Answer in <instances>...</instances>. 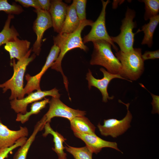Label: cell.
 I'll use <instances>...</instances> for the list:
<instances>
[{
    "instance_id": "obj_32",
    "label": "cell",
    "mask_w": 159,
    "mask_h": 159,
    "mask_svg": "<svg viewBox=\"0 0 159 159\" xmlns=\"http://www.w3.org/2000/svg\"><path fill=\"white\" fill-rule=\"evenodd\" d=\"M42 9L49 11L51 6V1L49 0H38Z\"/></svg>"
},
{
    "instance_id": "obj_12",
    "label": "cell",
    "mask_w": 159,
    "mask_h": 159,
    "mask_svg": "<svg viewBox=\"0 0 159 159\" xmlns=\"http://www.w3.org/2000/svg\"><path fill=\"white\" fill-rule=\"evenodd\" d=\"M58 53L54 50H50L46 62L41 71L38 74L34 76H31L27 74L25 76L27 83L24 89V94L29 95L35 90H41L40 82L41 79L47 69L51 67L52 64L57 59Z\"/></svg>"
},
{
    "instance_id": "obj_22",
    "label": "cell",
    "mask_w": 159,
    "mask_h": 159,
    "mask_svg": "<svg viewBox=\"0 0 159 159\" xmlns=\"http://www.w3.org/2000/svg\"><path fill=\"white\" fill-rule=\"evenodd\" d=\"M13 14H9L2 30L0 32V47L4 44L18 37L19 34L13 25L10 27Z\"/></svg>"
},
{
    "instance_id": "obj_30",
    "label": "cell",
    "mask_w": 159,
    "mask_h": 159,
    "mask_svg": "<svg viewBox=\"0 0 159 159\" xmlns=\"http://www.w3.org/2000/svg\"><path fill=\"white\" fill-rule=\"evenodd\" d=\"M142 57L143 60L148 59H158L159 58V50L155 51H146L144 54L142 55Z\"/></svg>"
},
{
    "instance_id": "obj_28",
    "label": "cell",
    "mask_w": 159,
    "mask_h": 159,
    "mask_svg": "<svg viewBox=\"0 0 159 159\" xmlns=\"http://www.w3.org/2000/svg\"><path fill=\"white\" fill-rule=\"evenodd\" d=\"M26 137L21 138L18 140L12 146L0 150V159H4L8 157L9 154L15 149L23 145L26 142Z\"/></svg>"
},
{
    "instance_id": "obj_8",
    "label": "cell",
    "mask_w": 159,
    "mask_h": 159,
    "mask_svg": "<svg viewBox=\"0 0 159 159\" xmlns=\"http://www.w3.org/2000/svg\"><path fill=\"white\" fill-rule=\"evenodd\" d=\"M49 108L43 116L45 119L46 123L50 122L55 117L66 118L70 121L76 117L85 116L86 112L72 109L63 103L59 98L52 97L49 101Z\"/></svg>"
},
{
    "instance_id": "obj_20",
    "label": "cell",
    "mask_w": 159,
    "mask_h": 159,
    "mask_svg": "<svg viewBox=\"0 0 159 159\" xmlns=\"http://www.w3.org/2000/svg\"><path fill=\"white\" fill-rule=\"evenodd\" d=\"M44 123L40 120L34 126V131L26 143L19 148L15 153L13 159H26L27 153L37 133L44 128Z\"/></svg>"
},
{
    "instance_id": "obj_1",
    "label": "cell",
    "mask_w": 159,
    "mask_h": 159,
    "mask_svg": "<svg viewBox=\"0 0 159 159\" xmlns=\"http://www.w3.org/2000/svg\"><path fill=\"white\" fill-rule=\"evenodd\" d=\"M93 23L92 20L86 19L80 21L78 27L73 32L69 33H60L53 37L54 44L59 48L60 51L57 59L54 62L51 68L61 73L67 90H68V81L62 68V60L66 54L72 49L79 48L85 52L88 50V47L83 42L81 33L86 26H91Z\"/></svg>"
},
{
    "instance_id": "obj_17",
    "label": "cell",
    "mask_w": 159,
    "mask_h": 159,
    "mask_svg": "<svg viewBox=\"0 0 159 159\" xmlns=\"http://www.w3.org/2000/svg\"><path fill=\"white\" fill-rule=\"evenodd\" d=\"M44 128V129L45 131L43 134V136L46 137L49 134L53 136L54 147L52 148V149L57 154L58 159H67V154L64 151L65 147L63 145L66 139L61 134L53 130L51 127L49 122L45 124Z\"/></svg>"
},
{
    "instance_id": "obj_5",
    "label": "cell",
    "mask_w": 159,
    "mask_h": 159,
    "mask_svg": "<svg viewBox=\"0 0 159 159\" xmlns=\"http://www.w3.org/2000/svg\"><path fill=\"white\" fill-rule=\"evenodd\" d=\"M135 16V11L128 8L125 17L122 21L120 34L116 37H111L112 42L117 43L123 52H128L134 48L135 33L132 30L136 26V22L133 21Z\"/></svg>"
},
{
    "instance_id": "obj_26",
    "label": "cell",
    "mask_w": 159,
    "mask_h": 159,
    "mask_svg": "<svg viewBox=\"0 0 159 159\" xmlns=\"http://www.w3.org/2000/svg\"><path fill=\"white\" fill-rule=\"evenodd\" d=\"M0 11L9 14H19L24 11L21 6L15 4L11 5L7 0H0Z\"/></svg>"
},
{
    "instance_id": "obj_31",
    "label": "cell",
    "mask_w": 159,
    "mask_h": 159,
    "mask_svg": "<svg viewBox=\"0 0 159 159\" xmlns=\"http://www.w3.org/2000/svg\"><path fill=\"white\" fill-rule=\"evenodd\" d=\"M148 92H149V91ZM150 93L152 96L153 99L152 102L151 103L153 106V110L152 112L153 114L156 113L159 114V96L155 95L150 92Z\"/></svg>"
},
{
    "instance_id": "obj_25",
    "label": "cell",
    "mask_w": 159,
    "mask_h": 159,
    "mask_svg": "<svg viewBox=\"0 0 159 159\" xmlns=\"http://www.w3.org/2000/svg\"><path fill=\"white\" fill-rule=\"evenodd\" d=\"M141 1L145 4V12L144 19L147 20L150 18L157 16L159 11L158 0H143Z\"/></svg>"
},
{
    "instance_id": "obj_14",
    "label": "cell",
    "mask_w": 159,
    "mask_h": 159,
    "mask_svg": "<svg viewBox=\"0 0 159 159\" xmlns=\"http://www.w3.org/2000/svg\"><path fill=\"white\" fill-rule=\"evenodd\" d=\"M76 137L81 139L93 153L97 154L104 148L108 147L122 152L118 148L115 142L106 141L102 139L96 134H87L74 133Z\"/></svg>"
},
{
    "instance_id": "obj_29",
    "label": "cell",
    "mask_w": 159,
    "mask_h": 159,
    "mask_svg": "<svg viewBox=\"0 0 159 159\" xmlns=\"http://www.w3.org/2000/svg\"><path fill=\"white\" fill-rule=\"evenodd\" d=\"M15 1L25 7L31 6L34 8L36 9H42L38 0H15Z\"/></svg>"
},
{
    "instance_id": "obj_7",
    "label": "cell",
    "mask_w": 159,
    "mask_h": 159,
    "mask_svg": "<svg viewBox=\"0 0 159 159\" xmlns=\"http://www.w3.org/2000/svg\"><path fill=\"white\" fill-rule=\"evenodd\" d=\"M119 102L125 105L127 110V113L121 120L111 118L104 120L102 125L99 123L97 127L101 134L103 136H110L114 138H116L124 133L130 127L132 116L129 110L130 103H124L120 100Z\"/></svg>"
},
{
    "instance_id": "obj_10",
    "label": "cell",
    "mask_w": 159,
    "mask_h": 159,
    "mask_svg": "<svg viewBox=\"0 0 159 159\" xmlns=\"http://www.w3.org/2000/svg\"><path fill=\"white\" fill-rule=\"evenodd\" d=\"M60 96L58 90L56 88L49 90H41L32 92L22 99L12 100L10 102V104L11 108L16 113L24 114L27 112V108L29 104L40 100L47 96L59 98Z\"/></svg>"
},
{
    "instance_id": "obj_23",
    "label": "cell",
    "mask_w": 159,
    "mask_h": 159,
    "mask_svg": "<svg viewBox=\"0 0 159 159\" xmlns=\"http://www.w3.org/2000/svg\"><path fill=\"white\" fill-rule=\"evenodd\" d=\"M49 99L44 98V100L41 101L32 103L31 105L30 111L27 112L24 114H18L16 121L20 122L22 124L24 123L29 120L31 115L39 113L45 107L46 105L49 103Z\"/></svg>"
},
{
    "instance_id": "obj_6",
    "label": "cell",
    "mask_w": 159,
    "mask_h": 159,
    "mask_svg": "<svg viewBox=\"0 0 159 159\" xmlns=\"http://www.w3.org/2000/svg\"><path fill=\"white\" fill-rule=\"evenodd\" d=\"M102 8L100 14L96 21L91 26V29L89 33L84 37L83 42L85 44L90 42L98 40L105 41L110 44L113 48L116 51L118 49L112 42L111 37L107 31L105 25L106 9L110 1L101 0Z\"/></svg>"
},
{
    "instance_id": "obj_9",
    "label": "cell",
    "mask_w": 159,
    "mask_h": 159,
    "mask_svg": "<svg viewBox=\"0 0 159 159\" xmlns=\"http://www.w3.org/2000/svg\"><path fill=\"white\" fill-rule=\"evenodd\" d=\"M37 17L34 22L33 27L37 35V39L33 44L32 51L36 55H39L41 50L42 38L46 30L52 27L51 17L49 11L42 9L34 10Z\"/></svg>"
},
{
    "instance_id": "obj_3",
    "label": "cell",
    "mask_w": 159,
    "mask_h": 159,
    "mask_svg": "<svg viewBox=\"0 0 159 159\" xmlns=\"http://www.w3.org/2000/svg\"><path fill=\"white\" fill-rule=\"evenodd\" d=\"M121 65L120 75L130 82L138 79L144 70V61L142 57V49L134 48L127 52L120 50L115 53Z\"/></svg>"
},
{
    "instance_id": "obj_11",
    "label": "cell",
    "mask_w": 159,
    "mask_h": 159,
    "mask_svg": "<svg viewBox=\"0 0 159 159\" xmlns=\"http://www.w3.org/2000/svg\"><path fill=\"white\" fill-rule=\"evenodd\" d=\"M100 70L103 74L102 78L100 79L95 78L93 76L90 69H89L86 75V79L88 81L89 88L90 89L92 87L97 88L102 94L103 102H106L108 100H112L114 97L113 96L110 97L107 91L108 85L111 80L116 78L126 79L119 74H114L108 72L104 68H100Z\"/></svg>"
},
{
    "instance_id": "obj_24",
    "label": "cell",
    "mask_w": 159,
    "mask_h": 159,
    "mask_svg": "<svg viewBox=\"0 0 159 159\" xmlns=\"http://www.w3.org/2000/svg\"><path fill=\"white\" fill-rule=\"evenodd\" d=\"M65 149L73 156L74 159H92V152L86 145L77 148L66 144Z\"/></svg>"
},
{
    "instance_id": "obj_16",
    "label": "cell",
    "mask_w": 159,
    "mask_h": 159,
    "mask_svg": "<svg viewBox=\"0 0 159 159\" xmlns=\"http://www.w3.org/2000/svg\"><path fill=\"white\" fill-rule=\"evenodd\" d=\"M30 42L26 40H20L18 37L7 42L4 46L5 49L9 54L11 62L15 58L18 60L23 58L29 51Z\"/></svg>"
},
{
    "instance_id": "obj_4",
    "label": "cell",
    "mask_w": 159,
    "mask_h": 159,
    "mask_svg": "<svg viewBox=\"0 0 159 159\" xmlns=\"http://www.w3.org/2000/svg\"><path fill=\"white\" fill-rule=\"evenodd\" d=\"M92 42L94 48L90 64L102 66L111 73L120 74L121 65L112 53L110 44L103 40H96Z\"/></svg>"
},
{
    "instance_id": "obj_18",
    "label": "cell",
    "mask_w": 159,
    "mask_h": 159,
    "mask_svg": "<svg viewBox=\"0 0 159 159\" xmlns=\"http://www.w3.org/2000/svg\"><path fill=\"white\" fill-rule=\"evenodd\" d=\"M69 121L74 133L96 134L95 127L85 116L75 117Z\"/></svg>"
},
{
    "instance_id": "obj_2",
    "label": "cell",
    "mask_w": 159,
    "mask_h": 159,
    "mask_svg": "<svg viewBox=\"0 0 159 159\" xmlns=\"http://www.w3.org/2000/svg\"><path fill=\"white\" fill-rule=\"evenodd\" d=\"M32 51V48L29 50L26 55L16 63L14 59L10 63V65L14 69V74L11 79L4 83L0 84V88H2L3 93L5 92L8 90L11 91V94L9 98L10 100L14 99H21L25 95L23 88V79L26 67L36 57V55L33 54L30 56Z\"/></svg>"
},
{
    "instance_id": "obj_13",
    "label": "cell",
    "mask_w": 159,
    "mask_h": 159,
    "mask_svg": "<svg viewBox=\"0 0 159 159\" xmlns=\"http://www.w3.org/2000/svg\"><path fill=\"white\" fill-rule=\"evenodd\" d=\"M28 135L26 127L21 126L18 130H11L2 123L0 118V150L12 146L19 139Z\"/></svg>"
},
{
    "instance_id": "obj_21",
    "label": "cell",
    "mask_w": 159,
    "mask_h": 159,
    "mask_svg": "<svg viewBox=\"0 0 159 159\" xmlns=\"http://www.w3.org/2000/svg\"><path fill=\"white\" fill-rule=\"evenodd\" d=\"M148 24L141 27V29H139L136 33L143 31L144 35L141 44H147L150 47L153 44V37L154 31L159 22V15L152 17L150 19Z\"/></svg>"
},
{
    "instance_id": "obj_15",
    "label": "cell",
    "mask_w": 159,
    "mask_h": 159,
    "mask_svg": "<svg viewBox=\"0 0 159 159\" xmlns=\"http://www.w3.org/2000/svg\"><path fill=\"white\" fill-rule=\"evenodd\" d=\"M68 6L62 0L51 1L49 11L50 15L54 30L58 34L60 33L65 20Z\"/></svg>"
},
{
    "instance_id": "obj_19",
    "label": "cell",
    "mask_w": 159,
    "mask_h": 159,
    "mask_svg": "<svg viewBox=\"0 0 159 159\" xmlns=\"http://www.w3.org/2000/svg\"><path fill=\"white\" fill-rule=\"evenodd\" d=\"M80 22L74 5L72 3L68 6L66 15L60 33L73 32L78 27Z\"/></svg>"
},
{
    "instance_id": "obj_27",
    "label": "cell",
    "mask_w": 159,
    "mask_h": 159,
    "mask_svg": "<svg viewBox=\"0 0 159 159\" xmlns=\"http://www.w3.org/2000/svg\"><path fill=\"white\" fill-rule=\"evenodd\" d=\"M86 0H73L74 4L77 15L80 21L86 19Z\"/></svg>"
}]
</instances>
